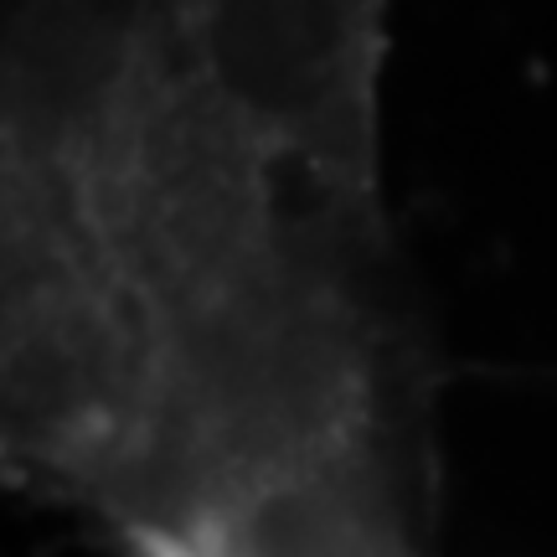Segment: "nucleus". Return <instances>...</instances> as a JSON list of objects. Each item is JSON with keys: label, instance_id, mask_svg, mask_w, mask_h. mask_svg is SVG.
<instances>
[{"label": "nucleus", "instance_id": "f257e3e1", "mask_svg": "<svg viewBox=\"0 0 557 557\" xmlns=\"http://www.w3.org/2000/svg\"><path fill=\"white\" fill-rule=\"evenodd\" d=\"M393 0H5V459L120 557H438Z\"/></svg>", "mask_w": 557, "mask_h": 557}]
</instances>
